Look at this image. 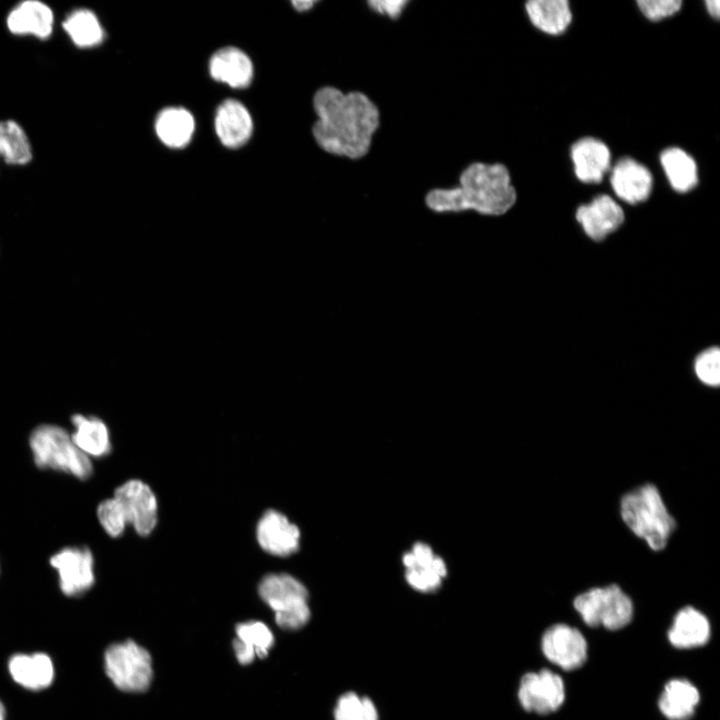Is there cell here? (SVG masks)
<instances>
[{"label": "cell", "instance_id": "f546056e", "mask_svg": "<svg viewBox=\"0 0 720 720\" xmlns=\"http://www.w3.org/2000/svg\"><path fill=\"white\" fill-rule=\"evenodd\" d=\"M334 720H380L374 701L354 691L340 695L333 710Z\"/></svg>", "mask_w": 720, "mask_h": 720}, {"label": "cell", "instance_id": "5b68a950", "mask_svg": "<svg viewBox=\"0 0 720 720\" xmlns=\"http://www.w3.org/2000/svg\"><path fill=\"white\" fill-rule=\"evenodd\" d=\"M258 592L274 611L279 627L297 630L308 623L311 617L309 593L297 578L284 573L268 574L260 581Z\"/></svg>", "mask_w": 720, "mask_h": 720}, {"label": "cell", "instance_id": "d4e9b609", "mask_svg": "<svg viewBox=\"0 0 720 720\" xmlns=\"http://www.w3.org/2000/svg\"><path fill=\"white\" fill-rule=\"evenodd\" d=\"M525 8L532 24L551 35L563 33L572 21L567 0H532Z\"/></svg>", "mask_w": 720, "mask_h": 720}, {"label": "cell", "instance_id": "d6a6232c", "mask_svg": "<svg viewBox=\"0 0 720 720\" xmlns=\"http://www.w3.org/2000/svg\"><path fill=\"white\" fill-rule=\"evenodd\" d=\"M637 4L641 12L651 21H659L677 13L681 6V0H638Z\"/></svg>", "mask_w": 720, "mask_h": 720}, {"label": "cell", "instance_id": "e575fe53", "mask_svg": "<svg viewBox=\"0 0 720 720\" xmlns=\"http://www.w3.org/2000/svg\"><path fill=\"white\" fill-rule=\"evenodd\" d=\"M705 5L707 8L708 13L718 19L720 16V1L719 0H707L705 1Z\"/></svg>", "mask_w": 720, "mask_h": 720}, {"label": "cell", "instance_id": "8992f818", "mask_svg": "<svg viewBox=\"0 0 720 720\" xmlns=\"http://www.w3.org/2000/svg\"><path fill=\"white\" fill-rule=\"evenodd\" d=\"M573 605L587 625L609 630L626 626L634 612L631 598L617 584L586 590L576 596Z\"/></svg>", "mask_w": 720, "mask_h": 720}, {"label": "cell", "instance_id": "83f0119b", "mask_svg": "<svg viewBox=\"0 0 720 720\" xmlns=\"http://www.w3.org/2000/svg\"><path fill=\"white\" fill-rule=\"evenodd\" d=\"M33 158L31 142L20 124L0 121V159L12 166H24Z\"/></svg>", "mask_w": 720, "mask_h": 720}, {"label": "cell", "instance_id": "4dcf8cb0", "mask_svg": "<svg viewBox=\"0 0 720 720\" xmlns=\"http://www.w3.org/2000/svg\"><path fill=\"white\" fill-rule=\"evenodd\" d=\"M97 518L110 537H119L128 525L125 512L114 497L103 500L97 507Z\"/></svg>", "mask_w": 720, "mask_h": 720}, {"label": "cell", "instance_id": "7c38bea8", "mask_svg": "<svg viewBox=\"0 0 720 720\" xmlns=\"http://www.w3.org/2000/svg\"><path fill=\"white\" fill-rule=\"evenodd\" d=\"M541 648L546 658L563 670L581 667L587 658V642L582 633L564 623L550 626L543 634Z\"/></svg>", "mask_w": 720, "mask_h": 720}, {"label": "cell", "instance_id": "9c48e42d", "mask_svg": "<svg viewBox=\"0 0 720 720\" xmlns=\"http://www.w3.org/2000/svg\"><path fill=\"white\" fill-rule=\"evenodd\" d=\"M114 498L121 504L128 524L140 536H148L158 521L157 498L149 485L139 479H131L114 491Z\"/></svg>", "mask_w": 720, "mask_h": 720}, {"label": "cell", "instance_id": "ba28073f", "mask_svg": "<svg viewBox=\"0 0 720 720\" xmlns=\"http://www.w3.org/2000/svg\"><path fill=\"white\" fill-rule=\"evenodd\" d=\"M49 563L57 572L62 593L67 596H79L95 582L94 557L87 547L62 548L50 557Z\"/></svg>", "mask_w": 720, "mask_h": 720}, {"label": "cell", "instance_id": "277c9868", "mask_svg": "<svg viewBox=\"0 0 720 720\" xmlns=\"http://www.w3.org/2000/svg\"><path fill=\"white\" fill-rule=\"evenodd\" d=\"M29 447L34 463L41 469L69 474L86 480L93 473L92 461L74 444L70 433L56 424L38 425L30 434Z\"/></svg>", "mask_w": 720, "mask_h": 720}, {"label": "cell", "instance_id": "30bf717a", "mask_svg": "<svg viewBox=\"0 0 720 720\" xmlns=\"http://www.w3.org/2000/svg\"><path fill=\"white\" fill-rule=\"evenodd\" d=\"M518 699L524 710L548 714L557 710L565 699L562 678L549 669L528 672L522 676Z\"/></svg>", "mask_w": 720, "mask_h": 720}, {"label": "cell", "instance_id": "8fae6325", "mask_svg": "<svg viewBox=\"0 0 720 720\" xmlns=\"http://www.w3.org/2000/svg\"><path fill=\"white\" fill-rule=\"evenodd\" d=\"M405 579L408 585L420 593H434L447 577V566L426 543L417 542L402 556Z\"/></svg>", "mask_w": 720, "mask_h": 720}, {"label": "cell", "instance_id": "603a6c76", "mask_svg": "<svg viewBox=\"0 0 720 720\" xmlns=\"http://www.w3.org/2000/svg\"><path fill=\"white\" fill-rule=\"evenodd\" d=\"M235 632L234 652L243 665L250 664L256 657H265L274 644L271 630L261 621L239 623Z\"/></svg>", "mask_w": 720, "mask_h": 720}, {"label": "cell", "instance_id": "836d02e7", "mask_svg": "<svg viewBox=\"0 0 720 720\" xmlns=\"http://www.w3.org/2000/svg\"><path fill=\"white\" fill-rule=\"evenodd\" d=\"M369 7L375 12L381 15H387L391 19L398 18L408 1L403 0H391V1H369L367 2Z\"/></svg>", "mask_w": 720, "mask_h": 720}, {"label": "cell", "instance_id": "6da1fadb", "mask_svg": "<svg viewBox=\"0 0 720 720\" xmlns=\"http://www.w3.org/2000/svg\"><path fill=\"white\" fill-rule=\"evenodd\" d=\"M317 120L312 133L325 152L357 160L370 150L380 125L377 105L363 92L325 86L313 97Z\"/></svg>", "mask_w": 720, "mask_h": 720}, {"label": "cell", "instance_id": "1f68e13d", "mask_svg": "<svg viewBox=\"0 0 720 720\" xmlns=\"http://www.w3.org/2000/svg\"><path fill=\"white\" fill-rule=\"evenodd\" d=\"M697 378L705 385L717 387L720 384V351L711 347L700 353L694 363Z\"/></svg>", "mask_w": 720, "mask_h": 720}, {"label": "cell", "instance_id": "44dd1931", "mask_svg": "<svg viewBox=\"0 0 720 720\" xmlns=\"http://www.w3.org/2000/svg\"><path fill=\"white\" fill-rule=\"evenodd\" d=\"M710 631L707 617L698 609L685 606L675 614L668 639L677 648H692L704 645Z\"/></svg>", "mask_w": 720, "mask_h": 720}, {"label": "cell", "instance_id": "e0dca14e", "mask_svg": "<svg viewBox=\"0 0 720 720\" xmlns=\"http://www.w3.org/2000/svg\"><path fill=\"white\" fill-rule=\"evenodd\" d=\"M576 177L584 183H599L610 168L609 148L600 140L585 137L571 147Z\"/></svg>", "mask_w": 720, "mask_h": 720}, {"label": "cell", "instance_id": "5bb4252c", "mask_svg": "<svg viewBox=\"0 0 720 720\" xmlns=\"http://www.w3.org/2000/svg\"><path fill=\"white\" fill-rule=\"evenodd\" d=\"M576 219L588 237L601 241L621 226L624 212L619 204L604 194L589 204L581 205L577 209Z\"/></svg>", "mask_w": 720, "mask_h": 720}, {"label": "cell", "instance_id": "4fadbf2b", "mask_svg": "<svg viewBox=\"0 0 720 720\" xmlns=\"http://www.w3.org/2000/svg\"><path fill=\"white\" fill-rule=\"evenodd\" d=\"M256 537L260 547L267 553L287 557L298 551L301 533L283 513L271 509L259 519Z\"/></svg>", "mask_w": 720, "mask_h": 720}, {"label": "cell", "instance_id": "ac0fdd59", "mask_svg": "<svg viewBox=\"0 0 720 720\" xmlns=\"http://www.w3.org/2000/svg\"><path fill=\"white\" fill-rule=\"evenodd\" d=\"M215 130L224 146L239 148L251 136V116L240 102L232 99L226 100L217 109Z\"/></svg>", "mask_w": 720, "mask_h": 720}, {"label": "cell", "instance_id": "2e32d148", "mask_svg": "<svg viewBox=\"0 0 720 720\" xmlns=\"http://www.w3.org/2000/svg\"><path fill=\"white\" fill-rule=\"evenodd\" d=\"M6 25L12 34L47 39L53 31L54 14L43 2L26 0L8 13Z\"/></svg>", "mask_w": 720, "mask_h": 720}, {"label": "cell", "instance_id": "8d00e7d4", "mask_svg": "<svg viewBox=\"0 0 720 720\" xmlns=\"http://www.w3.org/2000/svg\"><path fill=\"white\" fill-rule=\"evenodd\" d=\"M0 720H5V708L0 701Z\"/></svg>", "mask_w": 720, "mask_h": 720}, {"label": "cell", "instance_id": "d590c367", "mask_svg": "<svg viewBox=\"0 0 720 720\" xmlns=\"http://www.w3.org/2000/svg\"><path fill=\"white\" fill-rule=\"evenodd\" d=\"M314 1H292V5L298 11H306L313 7Z\"/></svg>", "mask_w": 720, "mask_h": 720}, {"label": "cell", "instance_id": "7402d4cb", "mask_svg": "<svg viewBox=\"0 0 720 720\" xmlns=\"http://www.w3.org/2000/svg\"><path fill=\"white\" fill-rule=\"evenodd\" d=\"M13 680L24 688L40 690L48 687L54 679V667L44 653L16 654L8 664Z\"/></svg>", "mask_w": 720, "mask_h": 720}, {"label": "cell", "instance_id": "cb8c5ba5", "mask_svg": "<svg viewBox=\"0 0 720 720\" xmlns=\"http://www.w3.org/2000/svg\"><path fill=\"white\" fill-rule=\"evenodd\" d=\"M700 700L698 689L686 679L666 683L658 700L661 713L669 720H689Z\"/></svg>", "mask_w": 720, "mask_h": 720}, {"label": "cell", "instance_id": "484cf974", "mask_svg": "<svg viewBox=\"0 0 720 720\" xmlns=\"http://www.w3.org/2000/svg\"><path fill=\"white\" fill-rule=\"evenodd\" d=\"M193 116L184 108L170 107L162 110L155 123L159 139L168 147L182 148L194 132Z\"/></svg>", "mask_w": 720, "mask_h": 720}, {"label": "cell", "instance_id": "9a60e30c", "mask_svg": "<svg viewBox=\"0 0 720 720\" xmlns=\"http://www.w3.org/2000/svg\"><path fill=\"white\" fill-rule=\"evenodd\" d=\"M610 183L615 194L629 204L645 201L653 186L649 169L636 160L625 157L612 169Z\"/></svg>", "mask_w": 720, "mask_h": 720}, {"label": "cell", "instance_id": "7a4b0ae2", "mask_svg": "<svg viewBox=\"0 0 720 720\" xmlns=\"http://www.w3.org/2000/svg\"><path fill=\"white\" fill-rule=\"evenodd\" d=\"M516 199L505 165L473 162L461 172L457 186L431 189L425 196V204L435 213L475 211L500 216L513 207Z\"/></svg>", "mask_w": 720, "mask_h": 720}, {"label": "cell", "instance_id": "f1b7e54d", "mask_svg": "<svg viewBox=\"0 0 720 720\" xmlns=\"http://www.w3.org/2000/svg\"><path fill=\"white\" fill-rule=\"evenodd\" d=\"M73 44L79 48H91L104 39V29L94 12L86 8L72 11L62 23Z\"/></svg>", "mask_w": 720, "mask_h": 720}, {"label": "cell", "instance_id": "4316f807", "mask_svg": "<svg viewBox=\"0 0 720 720\" xmlns=\"http://www.w3.org/2000/svg\"><path fill=\"white\" fill-rule=\"evenodd\" d=\"M660 162L672 188L680 193L692 190L698 183L695 160L684 150L671 147L660 155Z\"/></svg>", "mask_w": 720, "mask_h": 720}, {"label": "cell", "instance_id": "52a82bcc", "mask_svg": "<svg viewBox=\"0 0 720 720\" xmlns=\"http://www.w3.org/2000/svg\"><path fill=\"white\" fill-rule=\"evenodd\" d=\"M112 683L125 692H143L150 686L153 668L149 652L132 640L110 645L104 656Z\"/></svg>", "mask_w": 720, "mask_h": 720}, {"label": "cell", "instance_id": "d6986e66", "mask_svg": "<svg viewBox=\"0 0 720 720\" xmlns=\"http://www.w3.org/2000/svg\"><path fill=\"white\" fill-rule=\"evenodd\" d=\"M71 438L77 448L88 458H100L111 451V439L107 425L96 416L75 414L71 418Z\"/></svg>", "mask_w": 720, "mask_h": 720}, {"label": "cell", "instance_id": "ffe728a7", "mask_svg": "<svg viewBox=\"0 0 720 720\" xmlns=\"http://www.w3.org/2000/svg\"><path fill=\"white\" fill-rule=\"evenodd\" d=\"M211 76L233 88L247 87L253 75L249 57L236 47H225L216 51L210 59Z\"/></svg>", "mask_w": 720, "mask_h": 720}, {"label": "cell", "instance_id": "3957f363", "mask_svg": "<svg viewBox=\"0 0 720 720\" xmlns=\"http://www.w3.org/2000/svg\"><path fill=\"white\" fill-rule=\"evenodd\" d=\"M619 513L627 528L653 551L665 549L676 529L675 518L652 483L626 492L620 499Z\"/></svg>", "mask_w": 720, "mask_h": 720}]
</instances>
